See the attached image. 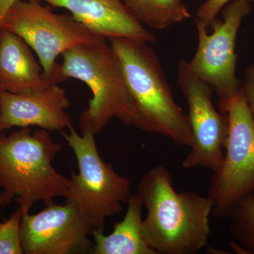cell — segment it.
Returning a JSON list of instances; mask_svg holds the SVG:
<instances>
[{
  "label": "cell",
  "instance_id": "cell-20",
  "mask_svg": "<svg viewBox=\"0 0 254 254\" xmlns=\"http://www.w3.org/2000/svg\"><path fill=\"white\" fill-rule=\"evenodd\" d=\"M16 1L17 0H0V32H1V22L5 14L9 9L10 6Z\"/></svg>",
  "mask_w": 254,
  "mask_h": 254
},
{
  "label": "cell",
  "instance_id": "cell-1",
  "mask_svg": "<svg viewBox=\"0 0 254 254\" xmlns=\"http://www.w3.org/2000/svg\"><path fill=\"white\" fill-rule=\"evenodd\" d=\"M136 194L147 210L143 236L157 254H194L208 246L213 206L208 196L177 193L171 174L163 165L141 177Z\"/></svg>",
  "mask_w": 254,
  "mask_h": 254
},
{
  "label": "cell",
  "instance_id": "cell-12",
  "mask_svg": "<svg viewBox=\"0 0 254 254\" xmlns=\"http://www.w3.org/2000/svg\"><path fill=\"white\" fill-rule=\"evenodd\" d=\"M67 9L75 19L105 39L125 38L154 43L155 38L123 0H38Z\"/></svg>",
  "mask_w": 254,
  "mask_h": 254
},
{
  "label": "cell",
  "instance_id": "cell-17",
  "mask_svg": "<svg viewBox=\"0 0 254 254\" xmlns=\"http://www.w3.org/2000/svg\"><path fill=\"white\" fill-rule=\"evenodd\" d=\"M22 213L19 208L0 222V254H23L20 230Z\"/></svg>",
  "mask_w": 254,
  "mask_h": 254
},
{
  "label": "cell",
  "instance_id": "cell-13",
  "mask_svg": "<svg viewBox=\"0 0 254 254\" xmlns=\"http://www.w3.org/2000/svg\"><path fill=\"white\" fill-rule=\"evenodd\" d=\"M53 85L43 75L31 48L11 32H0V90L28 94Z\"/></svg>",
  "mask_w": 254,
  "mask_h": 254
},
{
  "label": "cell",
  "instance_id": "cell-6",
  "mask_svg": "<svg viewBox=\"0 0 254 254\" xmlns=\"http://www.w3.org/2000/svg\"><path fill=\"white\" fill-rule=\"evenodd\" d=\"M1 30L21 37L34 50L43 75L53 84L60 83V64L56 63L59 55L105 39L71 14H56L38 0L15 1L3 18Z\"/></svg>",
  "mask_w": 254,
  "mask_h": 254
},
{
  "label": "cell",
  "instance_id": "cell-19",
  "mask_svg": "<svg viewBox=\"0 0 254 254\" xmlns=\"http://www.w3.org/2000/svg\"><path fill=\"white\" fill-rule=\"evenodd\" d=\"M242 90L254 120V65L246 70Z\"/></svg>",
  "mask_w": 254,
  "mask_h": 254
},
{
  "label": "cell",
  "instance_id": "cell-11",
  "mask_svg": "<svg viewBox=\"0 0 254 254\" xmlns=\"http://www.w3.org/2000/svg\"><path fill=\"white\" fill-rule=\"evenodd\" d=\"M70 101L58 84L28 94L0 90V132L12 128L38 127L48 131H62L71 126L66 110Z\"/></svg>",
  "mask_w": 254,
  "mask_h": 254
},
{
  "label": "cell",
  "instance_id": "cell-3",
  "mask_svg": "<svg viewBox=\"0 0 254 254\" xmlns=\"http://www.w3.org/2000/svg\"><path fill=\"white\" fill-rule=\"evenodd\" d=\"M136 115L135 127L190 147L193 134L188 116L174 98L158 55L147 43L111 38Z\"/></svg>",
  "mask_w": 254,
  "mask_h": 254
},
{
  "label": "cell",
  "instance_id": "cell-2",
  "mask_svg": "<svg viewBox=\"0 0 254 254\" xmlns=\"http://www.w3.org/2000/svg\"><path fill=\"white\" fill-rule=\"evenodd\" d=\"M62 145L49 131L21 128L0 136V208L16 202L28 213L38 202L54 203L67 194L69 179L53 166Z\"/></svg>",
  "mask_w": 254,
  "mask_h": 254
},
{
  "label": "cell",
  "instance_id": "cell-5",
  "mask_svg": "<svg viewBox=\"0 0 254 254\" xmlns=\"http://www.w3.org/2000/svg\"><path fill=\"white\" fill-rule=\"evenodd\" d=\"M60 131L72 149L78 173L71 170L66 202L72 203L95 231L104 233L107 219L121 213L132 194L131 181L101 158L95 135L78 133L72 126Z\"/></svg>",
  "mask_w": 254,
  "mask_h": 254
},
{
  "label": "cell",
  "instance_id": "cell-4",
  "mask_svg": "<svg viewBox=\"0 0 254 254\" xmlns=\"http://www.w3.org/2000/svg\"><path fill=\"white\" fill-rule=\"evenodd\" d=\"M60 64V82L76 78L86 83L93 97L80 116L81 133L99 134L112 119L124 125L136 122L120 60L106 39L82 45L65 52Z\"/></svg>",
  "mask_w": 254,
  "mask_h": 254
},
{
  "label": "cell",
  "instance_id": "cell-7",
  "mask_svg": "<svg viewBox=\"0 0 254 254\" xmlns=\"http://www.w3.org/2000/svg\"><path fill=\"white\" fill-rule=\"evenodd\" d=\"M225 114L230 122L226 153L208 190L216 219L226 218L239 202L254 193V120L242 88L227 103Z\"/></svg>",
  "mask_w": 254,
  "mask_h": 254
},
{
  "label": "cell",
  "instance_id": "cell-22",
  "mask_svg": "<svg viewBox=\"0 0 254 254\" xmlns=\"http://www.w3.org/2000/svg\"><path fill=\"white\" fill-rule=\"evenodd\" d=\"M250 2H254V0H250Z\"/></svg>",
  "mask_w": 254,
  "mask_h": 254
},
{
  "label": "cell",
  "instance_id": "cell-18",
  "mask_svg": "<svg viewBox=\"0 0 254 254\" xmlns=\"http://www.w3.org/2000/svg\"><path fill=\"white\" fill-rule=\"evenodd\" d=\"M232 0H206L200 5L196 11L195 21L202 23L208 28L217 18L220 10ZM250 1V0H248Z\"/></svg>",
  "mask_w": 254,
  "mask_h": 254
},
{
  "label": "cell",
  "instance_id": "cell-14",
  "mask_svg": "<svg viewBox=\"0 0 254 254\" xmlns=\"http://www.w3.org/2000/svg\"><path fill=\"white\" fill-rule=\"evenodd\" d=\"M143 205L137 194H131L122 221L114 224L110 235L93 230L92 254H157L143 233Z\"/></svg>",
  "mask_w": 254,
  "mask_h": 254
},
{
  "label": "cell",
  "instance_id": "cell-9",
  "mask_svg": "<svg viewBox=\"0 0 254 254\" xmlns=\"http://www.w3.org/2000/svg\"><path fill=\"white\" fill-rule=\"evenodd\" d=\"M178 84L188 103L187 116L193 134V143L182 167L188 170L203 167L218 173L225 158L230 128L228 116L214 108L213 87L198 78L183 60L179 64Z\"/></svg>",
  "mask_w": 254,
  "mask_h": 254
},
{
  "label": "cell",
  "instance_id": "cell-21",
  "mask_svg": "<svg viewBox=\"0 0 254 254\" xmlns=\"http://www.w3.org/2000/svg\"><path fill=\"white\" fill-rule=\"evenodd\" d=\"M0 120H1V108H0Z\"/></svg>",
  "mask_w": 254,
  "mask_h": 254
},
{
  "label": "cell",
  "instance_id": "cell-16",
  "mask_svg": "<svg viewBox=\"0 0 254 254\" xmlns=\"http://www.w3.org/2000/svg\"><path fill=\"white\" fill-rule=\"evenodd\" d=\"M227 217L230 236L242 254H254V193L239 202Z\"/></svg>",
  "mask_w": 254,
  "mask_h": 254
},
{
  "label": "cell",
  "instance_id": "cell-8",
  "mask_svg": "<svg viewBox=\"0 0 254 254\" xmlns=\"http://www.w3.org/2000/svg\"><path fill=\"white\" fill-rule=\"evenodd\" d=\"M252 10L248 0H233L224 7L222 21L215 19L208 34L207 28L197 22L198 46L189 63L192 71L213 87L218 95L220 113L225 114L227 103L240 91L242 82L236 76L235 46L243 18Z\"/></svg>",
  "mask_w": 254,
  "mask_h": 254
},
{
  "label": "cell",
  "instance_id": "cell-15",
  "mask_svg": "<svg viewBox=\"0 0 254 254\" xmlns=\"http://www.w3.org/2000/svg\"><path fill=\"white\" fill-rule=\"evenodd\" d=\"M142 24L156 30L183 22L190 14L182 0H123Z\"/></svg>",
  "mask_w": 254,
  "mask_h": 254
},
{
  "label": "cell",
  "instance_id": "cell-10",
  "mask_svg": "<svg viewBox=\"0 0 254 254\" xmlns=\"http://www.w3.org/2000/svg\"><path fill=\"white\" fill-rule=\"evenodd\" d=\"M22 214L21 247L26 254H91L93 229L72 203L46 205Z\"/></svg>",
  "mask_w": 254,
  "mask_h": 254
}]
</instances>
